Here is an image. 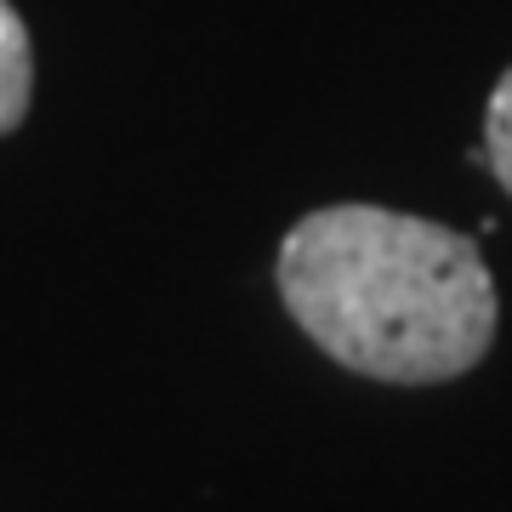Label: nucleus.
<instances>
[{
  "label": "nucleus",
  "mask_w": 512,
  "mask_h": 512,
  "mask_svg": "<svg viewBox=\"0 0 512 512\" xmlns=\"http://www.w3.org/2000/svg\"><path fill=\"white\" fill-rule=\"evenodd\" d=\"M279 296L336 365L450 382L490 353L495 279L467 234L382 205H325L279 245Z\"/></svg>",
  "instance_id": "obj_1"
},
{
  "label": "nucleus",
  "mask_w": 512,
  "mask_h": 512,
  "mask_svg": "<svg viewBox=\"0 0 512 512\" xmlns=\"http://www.w3.org/2000/svg\"><path fill=\"white\" fill-rule=\"evenodd\" d=\"M35 92V63H29V29L23 18L0 0V131H12L29 114Z\"/></svg>",
  "instance_id": "obj_2"
},
{
  "label": "nucleus",
  "mask_w": 512,
  "mask_h": 512,
  "mask_svg": "<svg viewBox=\"0 0 512 512\" xmlns=\"http://www.w3.org/2000/svg\"><path fill=\"white\" fill-rule=\"evenodd\" d=\"M484 148H490V171L512 194V69L501 74V86L490 92V114H484Z\"/></svg>",
  "instance_id": "obj_3"
}]
</instances>
